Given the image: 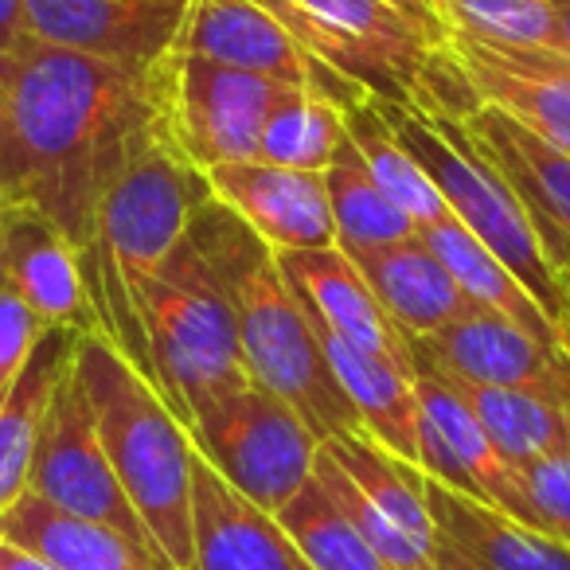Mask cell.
I'll return each instance as SVG.
<instances>
[{"label": "cell", "instance_id": "cell-1", "mask_svg": "<svg viewBox=\"0 0 570 570\" xmlns=\"http://www.w3.org/2000/svg\"><path fill=\"white\" fill-rule=\"evenodd\" d=\"M0 87L9 102L4 199L43 212L82 254L106 188L165 126L160 71H129L28 36L0 56Z\"/></svg>", "mask_w": 570, "mask_h": 570}, {"label": "cell", "instance_id": "cell-2", "mask_svg": "<svg viewBox=\"0 0 570 570\" xmlns=\"http://www.w3.org/2000/svg\"><path fill=\"white\" fill-rule=\"evenodd\" d=\"M243 230L246 223L219 199L199 207L145 297L141 328L153 356V383L184 426L250 383L230 294V262Z\"/></svg>", "mask_w": 570, "mask_h": 570}, {"label": "cell", "instance_id": "cell-3", "mask_svg": "<svg viewBox=\"0 0 570 570\" xmlns=\"http://www.w3.org/2000/svg\"><path fill=\"white\" fill-rule=\"evenodd\" d=\"M207 176L180 153L165 126L137 149L106 188L95 219V243L82 250L98 333H106L153 383V356L141 328L149 285L168 254L188 235L199 207L212 204ZM157 387V383H153Z\"/></svg>", "mask_w": 570, "mask_h": 570}, {"label": "cell", "instance_id": "cell-4", "mask_svg": "<svg viewBox=\"0 0 570 570\" xmlns=\"http://www.w3.org/2000/svg\"><path fill=\"white\" fill-rule=\"evenodd\" d=\"M75 375L82 383L102 450L137 515L176 570H196L191 551V473L196 445L149 375L106 333L75 341Z\"/></svg>", "mask_w": 570, "mask_h": 570}, {"label": "cell", "instance_id": "cell-5", "mask_svg": "<svg viewBox=\"0 0 570 570\" xmlns=\"http://www.w3.org/2000/svg\"><path fill=\"white\" fill-rule=\"evenodd\" d=\"M375 102L399 134V141L426 168L453 219L512 269L515 282L535 297L547 321L559 328L570 317V294L554 262L547 258L543 243H539L528 204L515 196L504 173L469 141L458 118L426 114L414 102H383V98H375Z\"/></svg>", "mask_w": 570, "mask_h": 570}, {"label": "cell", "instance_id": "cell-6", "mask_svg": "<svg viewBox=\"0 0 570 570\" xmlns=\"http://www.w3.org/2000/svg\"><path fill=\"white\" fill-rule=\"evenodd\" d=\"M230 294L238 313V341L250 383L289 403L317 434V442L341 434H367L352 399L344 395L317 325L277 258L258 243L250 227L243 230L230 262Z\"/></svg>", "mask_w": 570, "mask_h": 570}, {"label": "cell", "instance_id": "cell-7", "mask_svg": "<svg viewBox=\"0 0 570 570\" xmlns=\"http://www.w3.org/2000/svg\"><path fill=\"white\" fill-rule=\"evenodd\" d=\"M188 434L199 458L212 461L230 489L269 515L282 512L313 481L321 453L317 434L305 426L302 414L258 383H246L207 406Z\"/></svg>", "mask_w": 570, "mask_h": 570}, {"label": "cell", "instance_id": "cell-8", "mask_svg": "<svg viewBox=\"0 0 570 570\" xmlns=\"http://www.w3.org/2000/svg\"><path fill=\"white\" fill-rule=\"evenodd\" d=\"M321 63L383 102H411L434 43L391 0H258Z\"/></svg>", "mask_w": 570, "mask_h": 570}, {"label": "cell", "instance_id": "cell-9", "mask_svg": "<svg viewBox=\"0 0 570 570\" xmlns=\"http://www.w3.org/2000/svg\"><path fill=\"white\" fill-rule=\"evenodd\" d=\"M157 71L165 134L180 145V153L199 173L215 165L258 160L262 129H266L269 114L285 95L297 90L277 79L199 59L184 48L168 51Z\"/></svg>", "mask_w": 570, "mask_h": 570}, {"label": "cell", "instance_id": "cell-10", "mask_svg": "<svg viewBox=\"0 0 570 570\" xmlns=\"http://www.w3.org/2000/svg\"><path fill=\"white\" fill-rule=\"evenodd\" d=\"M28 492L48 500L59 512L114 528L126 539H134V543L165 554L157 547V539H153V531L145 528V520L137 515L134 500L121 489L110 458H106L102 438H98L95 426V411H90L79 375H75V360L63 380H59L56 399H51Z\"/></svg>", "mask_w": 570, "mask_h": 570}, {"label": "cell", "instance_id": "cell-11", "mask_svg": "<svg viewBox=\"0 0 570 570\" xmlns=\"http://www.w3.org/2000/svg\"><path fill=\"white\" fill-rule=\"evenodd\" d=\"M176 48L212 59V63L235 67V71H250L262 79L285 82V87L309 90V95L336 102L341 110L372 98L360 87H352L344 75H336L328 63H321L274 12L262 9L258 0H196Z\"/></svg>", "mask_w": 570, "mask_h": 570}, {"label": "cell", "instance_id": "cell-12", "mask_svg": "<svg viewBox=\"0 0 570 570\" xmlns=\"http://www.w3.org/2000/svg\"><path fill=\"white\" fill-rule=\"evenodd\" d=\"M411 356L414 367H430L450 380L539 391L570 406V356L562 352V344L535 341L515 321L492 309L469 305L434 336L411 341Z\"/></svg>", "mask_w": 570, "mask_h": 570}, {"label": "cell", "instance_id": "cell-13", "mask_svg": "<svg viewBox=\"0 0 570 570\" xmlns=\"http://www.w3.org/2000/svg\"><path fill=\"white\" fill-rule=\"evenodd\" d=\"M196 0H24V32L48 48L149 71L180 43Z\"/></svg>", "mask_w": 570, "mask_h": 570}, {"label": "cell", "instance_id": "cell-14", "mask_svg": "<svg viewBox=\"0 0 570 570\" xmlns=\"http://www.w3.org/2000/svg\"><path fill=\"white\" fill-rule=\"evenodd\" d=\"M414 391H419L422 406V473L535 528V512H531L528 492L520 484V469L508 465L504 453L492 445V438L476 422V414L465 406V399L426 367H414Z\"/></svg>", "mask_w": 570, "mask_h": 570}, {"label": "cell", "instance_id": "cell-15", "mask_svg": "<svg viewBox=\"0 0 570 570\" xmlns=\"http://www.w3.org/2000/svg\"><path fill=\"white\" fill-rule=\"evenodd\" d=\"M204 176L212 196L227 212H235L277 258L336 246L325 173L243 160V165H215Z\"/></svg>", "mask_w": 570, "mask_h": 570}, {"label": "cell", "instance_id": "cell-16", "mask_svg": "<svg viewBox=\"0 0 570 570\" xmlns=\"http://www.w3.org/2000/svg\"><path fill=\"white\" fill-rule=\"evenodd\" d=\"M450 56L481 106H497L539 141L570 153V56L547 48H500L450 36Z\"/></svg>", "mask_w": 570, "mask_h": 570}, {"label": "cell", "instance_id": "cell-17", "mask_svg": "<svg viewBox=\"0 0 570 570\" xmlns=\"http://www.w3.org/2000/svg\"><path fill=\"white\" fill-rule=\"evenodd\" d=\"M0 282L17 289L48 328H98L79 246L28 204L9 207L0 219Z\"/></svg>", "mask_w": 570, "mask_h": 570}, {"label": "cell", "instance_id": "cell-18", "mask_svg": "<svg viewBox=\"0 0 570 570\" xmlns=\"http://www.w3.org/2000/svg\"><path fill=\"white\" fill-rule=\"evenodd\" d=\"M191 551L196 570H313L277 515L230 489L199 450L191 473Z\"/></svg>", "mask_w": 570, "mask_h": 570}, {"label": "cell", "instance_id": "cell-19", "mask_svg": "<svg viewBox=\"0 0 570 570\" xmlns=\"http://www.w3.org/2000/svg\"><path fill=\"white\" fill-rule=\"evenodd\" d=\"M277 266H282V274L289 277V285H294V294L302 297V305L321 321V325L333 328V333L344 336V341H352L356 348L375 352V356L414 372L411 341L399 333V325L387 317L380 297L372 294V285L364 282L356 262H352L341 246L305 250V254H282Z\"/></svg>", "mask_w": 570, "mask_h": 570}, {"label": "cell", "instance_id": "cell-20", "mask_svg": "<svg viewBox=\"0 0 570 570\" xmlns=\"http://www.w3.org/2000/svg\"><path fill=\"white\" fill-rule=\"evenodd\" d=\"M348 258L356 262V269L406 341L434 336L438 328L458 321L473 305L461 294L450 269L442 266V258L422 243V235L399 238L387 246H367Z\"/></svg>", "mask_w": 570, "mask_h": 570}, {"label": "cell", "instance_id": "cell-21", "mask_svg": "<svg viewBox=\"0 0 570 570\" xmlns=\"http://www.w3.org/2000/svg\"><path fill=\"white\" fill-rule=\"evenodd\" d=\"M426 508L445 543L481 570H570V547L500 508L426 476Z\"/></svg>", "mask_w": 570, "mask_h": 570}, {"label": "cell", "instance_id": "cell-22", "mask_svg": "<svg viewBox=\"0 0 570 570\" xmlns=\"http://www.w3.org/2000/svg\"><path fill=\"white\" fill-rule=\"evenodd\" d=\"M0 535L48 559L56 570H176L165 554L134 543L114 528L59 512L36 492H24L0 515Z\"/></svg>", "mask_w": 570, "mask_h": 570}, {"label": "cell", "instance_id": "cell-23", "mask_svg": "<svg viewBox=\"0 0 570 570\" xmlns=\"http://www.w3.org/2000/svg\"><path fill=\"white\" fill-rule=\"evenodd\" d=\"M313 325H317L321 348H325L328 364H333L336 380H341L344 395L352 399L367 434L383 450L395 453V458L419 465L422 406H419V391H414V372L375 356V352L356 348L352 341H344L333 328L321 325L317 317H313Z\"/></svg>", "mask_w": 570, "mask_h": 570}, {"label": "cell", "instance_id": "cell-24", "mask_svg": "<svg viewBox=\"0 0 570 570\" xmlns=\"http://www.w3.org/2000/svg\"><path fill=\"white\" fill-rule=\"evenodd\" d=\"M461 126H465L469 141L504 173V180L528 204V212L543 215L570 238V153L539 141L497 106H481Z\"/></svg>", "mask_w": 570, "mask_h": 570}, {"label": "cell", "instance_id": "cell-25", "mask_svg": "<svg viewBox=\"0 0 570 570\" xmlns=\"http://www.w3.org/2000/svg\"><path fill=\"white\" fill-rule=\"evenodd\" d=\"M75 341H79V333H71V328H51L36 348L32 364L24 367L20 383L12 387V395L0 406V515L28 492L43 422H48L59 380L75 360Z\"/></svg>", "mask_w": 570, "mask_h": 570}, {"label": "cell", "instance_id": "cell-26", "mask_svg": "<svg viewBox=\"0 0 570 570\" xmlns=\"http://www.w3.org/2000/svg\"><path fill=\"white\" fill-rule=\"evenodd\" d=\"M442 380L465 399V406L476 414V422L492 438V445L504 453L508 465L520 469L570 450V406L559 399L520 387H481V383H461L450 375Z\"/></svg>", "mask_w": 570, "mask_h": 570}, {"label": "cell", "instance_id": "cell-27", "mask_svg": "<svg viewBox=\"0 0 570 570\" xmlns=\"http://www.w3.org/2000/svg\"><path fill=\"white\" fill-rule=\"evenodd\" d=\"M422 243L442 258V266L453 274V282L461 285V294L476 305V309H492L500 317L515 321L523 333H531L543 344H559V328L547 321V313L535 305V297L515 282V274L489 250L484 243H476L458 219H442L419 227Z\"/></svg>", "mask_w": 570, "mask_h": 570}, {"label": "cell", "instance_id": "cell-28", "mask_svg": "<svg viewBox=\"0 0 570 570\" xmlns=\"http://www.w3.org/2000/svg\"><path fill=\"white\" fill-rule=\"evenodd\" d=\"M321 450L356 481V489L395 523L399 531L414 539L419 547L434 551L438 528L426 508V473L411 461L383 450L372 434H341L321 442Z\"/></svg>", "mask_w": 570, "mask_h": 570}, {"label": "cell", "instance_id": "cell-29", "mask_svg": "<svg viewBox=\"0 0 570 570\" xmlns=\"http://www.w3.org/2000/svg\"><path fill=\"white\" fill-rule=\"evenodd\" d=\"M344 129H348V141L356 145V153L364 157L375 184H380L419 227L450 219V207H445L442 191L434 188L426 168L411 157V149L399 141V134L391 129V121L383 118L375 98L352 102L348 110H344Z\"/></svg>", "mask_w": 570, "mask_h": 570}, {"label": "cell", "instance_id": "cell-30", "mask_svg": "<svg viewBox=\"0 0 570 570\" xmlns=\"http://www.w3.org/2000/svg\"><path fill=\"white\" fill-rule=\"evenodd\" d=\"M325 188H328V204H333L336 246L344 254L419 235V223L375 184V176L367 173L364 157H360L348 137L336 149L333 165L325 168Z\"/></svg>", "mask_w": 570, "mask_h": 570}, {"label": "cell", "instance_id": "cell-31", "mask_svg": "<svg viewBox=\"0 0 570 570\" xmlns=\"http://www.w3.org/2000/svg\"><path fill=\"white\" fill-rule=\"evenodd\" d=\"M344 110L336 102L309 90H294L277 102L262 129L258 160L277 168H302V173H325L336 149L344 145Z\"/></svg>", "mask_w": 570, "mask_h": 570}, {"label": "cell", "instance_id": "cell-32", "mask_svg": "<svg viewBox=\"0 0 570 570\" xmlns=\"http://www.w3.org/2000/svg\"><path fill=\"white\" fill-rule=\"evenodd\" d=\"M277 523L313 570H387L317 476L277 512Z\"/></svg>", "mask_w": 570, "mask_h": 570}, {"label": "cell", "instance_id": "cell-33", "mask_svg": "<svg viewBox=\"0 0 570 570\" xmlns=\"http://www.w3.org/2000/svg\"><path fill=\"white\" fill-rule=\"evenodd\" d=\"M450 36H469L500 48L559 51L551 0H438Z\"/></svg>", "mask_w": 570, "mask_h": 570}, {"label": "cell", "instance_id": "cell-34", "mask_svg": "<svg viewBox=\"0 0 570 570\" xmlns=\"http://www.w3.org/2000/svg\"><path fill=\"white\" fill-rule=\"evenodd\" d=\"M51 328L36 317V309L9 285L0 282V406L20 383L24 367L32 364L36 348Z\"/></svg>", "mask_w": 570, "mask_h": 570}, {"label": "cell", "instance_id": "cell-35", "mask_svg": "<svg viewBox=\"0 0 570 570\" xmlns=\"http://www.w3.org/2000/svg\"><path fill=\"white\" fill-rule=\"evenodd\" d=\"M520 484L543 535L570 547V450L520 465Z\"/></svg>", "mask_w": 570, "mask_h": 570}, {"label": "cell", "instance_id": "cell-36", "mask_svg": "<svg viewBox=\"0 0 570 570\" xmlns=\"http://www.w3.org/2000/svg\"><path fill=\"white\" fill-rule=\"evenodd\" d=\"M391 4L399 12H406L434 43H450V28H445L442 12H438V0H391Z\"/></svg>", "mask_w": 570, "mask_h": 570}, {"label": "cell", "instance_id": "cell-37", "mask_svg": "<svg viewBox=\"0 0 570 570\" xmlns=\"http://www.w3.org/2000/svg\"><path fill=\"white\" fill-rule=\"evenodd\" d=\"M535 219V230H539V243H543L547 258L554 262V269H559L562 285H567V294H570V238L562 235L554 223H547L543 215H531Z\"/></svg>", "mask_w": 570, "mask_h": 570}, {"label": "cell", "instance_id": "cell-38", "mask_svg": "<svg viewBox=\"0 0 570 570\" xmlns=\"http://www.w3.org/2000/svg\"><path fill=\"white\" fill-rule=\"evenodd\" d=\"M24 40V0H0V56L17 51Z\"/></svg>", "mask_w": 570, "mask_h": 570}, {"label": "cell", "instance_id": "cell-39", "mask_svg": "<svg viewBox=\"0 0 570 570\" xmlns=\"http://www.w3.org/2000/svg\"><path fill=\"white\" fill-rule=\"evenodd\" d=\"M0 570H56L48 559H40V554L24 551V547H17L12 539L0 535Z\"/></svg>", "mask_w": 570, "mask_h": 570}, {"label": "cell", "instance_id": "cell-40", "mask_svg": "<svg viewBox=\"0 0 570 570\" xmlns=\"http://www.w3.org/2000/svg\"><path fill=\"white\" fill-rule=\"evenodd\" d=\"M434 570H481V567H476L473 559H465L458 547L445 543V539L438 535V543H434Z\"/></svg>", "mask_w": 570, "mask_h": 570}, {"label": "cell", "instance_id": "cell-41", "mask_svg": "<svg viewBox=\"0 0 570 570\" xmlns=\"http://www.w3.org/2000/svg\"><path fill=\"white\" fill-rule=\"evenodd\" d=\"M554 24H559V51L570 56V0H551Z\"/></svg>", "mask_w": 570, "mask_h": 570}, {"label": "cell", "instance_id": "cell-42", "mask_svg": "<svg viewBox=\"0 0 570 570\" xmlns=\"http://www.w3.org/2000/svg\"><path fill=\"white\" fill-rule=\"evenodd\" d=\"M4 141H9V102H4V87H0V165H4ZM9 212V199H4V184H0V219Z\"/></svg>", "mask_w": 570, "mask_h": 570}, {"label": "cell", "instance_id": "cell-43", "mask_svg": "<svg viewBox=\"0 0 570 570\" xmlns=\"http://www.w3.org/2000/svg\"><path fill=\"white\" fill-rule=\"evenodd\" d=\"M559 344H562V352H567V356H570V317L559 325Z\"/></svg>", "mask_w": 570, "mask_h": 570}]
</instances>
